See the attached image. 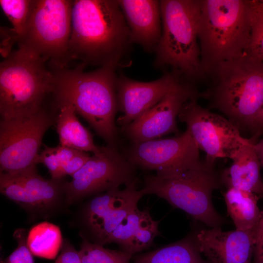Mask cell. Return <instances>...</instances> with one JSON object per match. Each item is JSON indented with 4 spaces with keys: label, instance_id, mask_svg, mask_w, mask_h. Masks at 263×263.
Masks as SVG:
<instances>
[{
    "label": "cell",
    "instance_id": "cell-1",
    "mask_svg": "<svg viewBox=\"0 0 263 263\" xmlns=\"http://www.w3.org/2000/svg\"><path fill=\"white\" fill-rule=\"evenodd\" d=\"M118 0H73L69 54L79 65L116 69L132 44Z\"/></svg>",
    "mask_w": 263,
    "mask_h": 263
},
{
    "label": "cell",
    "instance_id": "cell-2",
    "mask_svg": "<svg viewBox=\"0 0 263 263\" xmlns=\"http://www.w3.org/2000/svg\"><path fill=\"white\" fill-rule=\"evenodd\" d=\"M84 68L78 65L73 69L52 71V94L56 101L72 104L107 145L117 148L116 69L101 67L86 72Z\"/></svg>",
    "mask_w": 263,
    "mask_h": 263
},
{
    "label": "cell",
    "instance_id": "cell-3",
    "mask_svg": "<svg viewBox=\"0 0 263 263\" xmlns=\"http://www.w3.org/2000/svg\"><path fill=\"white\" fill-rule=\"evenodd\" d=\"M207 75L210 86L200 93L241 131L248 130L263 106V61L247 53L218 64Z\"/></svg>",
    "mask_w": 263,
    "mask_h": 263
},
{
    "label": "cell",
    "instance_id": "cell-4",
    "mask_svg": "<svg viewBox=\"0 0 263 263\" xmlns=\"http://www.w3.org/2000/svg\"><path fill=\"white\" fill-rule=\"evenodd\" d=\"M198 38L202 71L241 57L250 38L249 0H200Z\"/></svg>",
    "mask_w": 263,
    "mask_h": 263
},
{
    "label": "cell",
    "instance_id": "cell-5",
    "mask_svg": "<svg viewBox=\"0 0 263 263\" xmlns=\"http://www.w3.org/2000/svg\"><path fill=\"white\" fill-rule=\"evenodd\" d=\"M162 33L154 52L156 67H170L191 83L203 78L198 34L200 0H160Z\"/></svg>",
    "mask_w": 263,
    "mask_h": 263
},
{
    "label": "cell",
    "instance_id": "cell-6",
    "mask_svg": "<svg viewBox=\"0 0 263 263\" xmlns=\"http://www.w3.org/2000/svg\"><path fill=\"white\" fill-rule=\"evenodd\" d=\"M41 57L18 48L0 64L1 119L33 114L53 93L54 75Z\"/></svg>",
    "mask_w": 263,
    "mask_h": 263
},
{
    "label": "cell",
    "instance_id": "cell-7",
    "mask_svg": "<svg viewBox=\"0 0 263 263\" xmlns=\"http://www.w3.org/2000/svg\"><path fill=\"white\" fill-rule=\"evenodd\" d=\"M143 194H154L210 227H220L224 218L215 209L212 192L220 188L214 164L205 160L198 166L167 176L146 175Z\"/></svg>",
    "mask_w": 263,
    "mask_h": 263
},
{
    "label": "cell",
    "instance_id": "cell-8",
    "mask_svg": "<svg viewBox=\"0 0 263 263\" xmlns=\"http://www.w3.org/2000/svg\"><path fill=\"white\" fill-rule=\"evenodd\" d=\"M73 0H34L18 48L44 59L53 71L68 68Z\"/></svg>",
    "mask_w": 263,
    "mask_h": 263
},
{
    "label": "cell",
    "instance_id": "cell-9",
    "mask_svg": "<svg viewBox=\"0 0 263 263\" xmlns=\"http://www.w3.org/2000/svg\"><path fill=\"white\" fill-rule=\"evenodd\" d=\"M54 119L43 108L31 115L1 119L0 172L15 173L36 167L42 138Z\"/></svg>",
    "mask_w": 263,
    "mask_h": 263
},
{
    "label": "cell",
    "instance_id": "cell-10",
    "mask_svg": "<svg viewBox=\"0 0 263 263\" xmlns=\"http://www.w3.org/2000/svg\"><path fill=\"white\" fill-rule=\"evenodd\" d=\"M136 168L117 148L101 147L66 182V202L71 204L85 197L98 194L137 182Z\"/></svg>",
    "mask_w": 263,
    "mask_h": 263
},
{
    "label": "cell",
    "instance_id": "cell-11",
    "mask_svg": "<svg viewBox=\"0 0 263 263\" xmlns=\"http://www.w3.org/2000/svg\"><path fill=\"white\" fill-rule=\"evenodd\" d=\"M199 149L189 130L178 135L130 144L122 152L136 168L154 170L159 176L179 173L200 165Z\"/></svg>",
    "mask_w": 263,
    "mask_h": 263
},
{
    "label": "cell",
    "instance_id": "cell-12",
    "mask_svg": "<svg viewBox=\"0 0 263 263\" xmlns=\"http://www.w3.org/2000/svg\"><path fill=\"white\" fill-rule=\"evenodd\" d=\"M197 98L187 101L178 118L185 123L199 149L205 152V160L215 164L218 158L230 159L249 139L227 119L198 104Z\"/></svg>",
    "mask_w": 263,
    "mask_h": 263
},
{
    "label": "cell",
    "instance_id": "cell-13",
    "mask_svg": "<svg viewBox=\"0 0 263 263\" xmlns=\"http://www.w3.org/2000/svg\"><path fill=\"white\" fill-rule=\"evenodd\" d=\"M137 182L125 186L96 194L85 206L82 221L91 242L104 245L122 220L137 208L140 199L144 196L138 189Z\"/></svg>",
    "mask_w": 263,
    "mask_h": 263
},
{
    "label": "cell",
    "instance_id": "cell-14",
    "mask_svg": "<svg viewBox=\"0 0 263 263\" xmlns=\"http://www.w3.org/2000/svg\"><path fill=\"white\" fill-rule=\"evenodd\" d=\"M66 182L62 179H46L36 167L15 173H0V193L29 213L45 215L66 202Z\"/></svg>",
    "mask_w": 263,
    "mask_h": 263
},
{
    "label": "cell",
    "instance_id": "cell-15",
    "mask_svg": "<svg viewBox=\"0 0 263 263\" xmlns=\"http://www.w3.org/2000/svg\"><path fill=\"white\" fill-rule=\"evenodd\" d=\"M199 94L193 84L184 82L139 117L121 127V132L132 143L178 133L176 119L183 106L191 98H199Z\"/></svg>",
    "mask_w": 263,
    "mask_h": 263
},
{
    "label": "cell",
    "instance_id": "cell-16",
    "mask_svg": "<svg viewBox=\"0 0 263 263\" xmlns=\"http://www.w3.org/2000/svg\"><path fill=\"white\" fill-rule=\"evenodd\" d=\"M184 82H186L173 73H166L150 82L138 81L124 75L117 77L118 109L122 115L116 120V124L123 127L131 123Z\"/></svg>",
    "mask_w": 263,
    "mask_h": 263
},
{
    "label": "cell",
    "instance_id": "cell-17",
    "mask_svg": "<svg viewBox=\"0 0 263 263\" xmlns=\"http://www.w3.org/2000/svg\"><path fill=\"white\" fill-rule=\"evenodd\" d=\"M255 230L224 231L210 227L200 230L193 239L209 263H253Z\"/></svg>",
    "mask_w": 263,
    "mask_h": 263
},
{
    "label": "cell",
    "instance_id": "cell-18",
    "mask_svg": "<svg viewBox=\"0 0 263 263\" xmlns=\"http://www.w3.org/2000/svg\"><path fill=\"white\" fill-rule=\"evenodd\" d=\"M132 41L146 51H154L160 39L162 24L160 0H118Z\"/></svg>",
    "mask_w": 263,
    "mask_h": 263
},
{
    "label": "cell",
    "instance_id": "cell-19",
    "mask_svg": "<svg viewBox=\"0 0 263 263\" xmlns=\"http://www.w3.org/2000/svg\"><path fill=\"white\" fill-rule=\"evenodd\" d=\"M252 139L242 146L231 157V166L221 174L220 182L227 188H235L263 197V179L260 162Z\"/></svg>",
    "mask_w": 263,
    "mask_h": 263
},
{
    "label": "cell",
    "instance_id": "cell-20",
    "mask_svg": "<svg viewBox=\"0 0 263 263\" xmlns=\"http://www.w3.org/2000/svg\"><path fill=\"white\" fill-rule=\"evenodd\" d=\"M56 104L58 112L56 128L59 145L93 154L99 152L101 147L94 144L93 135L79 121L74 106L65 101H56Z\"/></svg>",
    "mask_w": 263,
    "mask_h": 263
},
{
    "label": "cell",
    "instance_id": "cell-21",
    "mask_svg": "<svg viewBox=\"0 0 263 263\" xmlns=\"http://www.w3.org/2000/svg\"><path fill=\"white\" fill-rule=\"evenodd\" d=\"M261 197L249 191L227 188L224 194L225 201L236 229L246 231L256 229L262 215L258 205Z\"/></svg>",
    "mask_w": 263,
    "mask_h": 263
},
{
    "label": "cell",
    "instance_id": "cell-22",
    "mask_svg": "<svg viewBox=\"0 0 263 263\" xmlns=\"http://www.w3.org/2000/svg\"><path fill=\"white\" fill-rule=\"evenodd\" d=\"M132 260L133 263H209L202 258L193 237L133 255Z\"/></svg>",
    "mask_w": 263,
    "mask_h": 263
},
{
    "label": "cell",
    "instance_id": "cell-23",
    "mask_svg": "<svg viewBox=\"0 0 263 263\" xmlns=\"http://www.w3.org/2000/svg\"><path fill=\"white\" fill-rule=\"evenodd\" d=\"M63 242L59 227L46 222L34 226L27 238L28 246L33 255L47 259L56 257Z\"/></svg>",
    "mask_w": 263,
    "mask_h": 263
},
{
    "label": "cell",
    "instance_id": "cell-24",
    "mask_svg": "<svg viewBox=\"0 0 263 263\" xmlns=\"http://www.w3.org/2000/svg\"><path fill=\"white\" fill-rule=\"evenodd\" d=\"M79 251L82 263H131L133 255L122 250H112L94 243L81 235Z\"/></svg>",
    "mask_w": 263,
    "mask_h": 263
},
{
    "label": "cell",
    "instance_id": "cell-25",
    "mask_svg": "<svg viewBox=\"0 0 263 263\" xmlns=\"http://www.w3.org/2000/svg\"><path fill=\"white\" fill-rule=\"evenodd\" d=\"M144 213V209L140 210L138 208L130 213L112 233L107 244L115 243L119 249L129 253L132 240L139 226Z\"/></svg>",
    "mask_w": 263,
    "mask_h": 263
},
{
    "label": "cell",
    "instance_id": "cell-26",
    "mask_svg": "<svg viewBox=\"0 0 263 263\" xmlns=\"http://www.w3.org/2000/svg\"><path fill=\"white\" fill-rule=\"evenodd\" d=\"M159 221L153 220L146 208L141 220L139 226L134 235L129 253L135 255L149 248L153 244L154 239L160 235Z\"/></svg>",
    "mask_w": 263,
    "mask_h": 263
},
{
    "label": "cell",
    "instance_id": "cell-27",
    "mask_svg": "<svg viewBox=\"0 0 263 263\" xmlns=\"http://www.w3.org/2000/svg\"><path fill=\"white\" fill-rule=\"evenodd\" d=\"M34 0H0L1 8L20 37L26 26Z\"/></svg>",
    "mask_w": 263,
    "mask_h": 263
},
{
    "label": "cell",
    "instance_id": "cell-28",
    "mask_svg": "<svg viewBox=\"0 0 263 263\" xmlns=\"http://www.w3.org/2000/svg\"><path fill=\"white\" fill-rule=\"evenodd\" d=\"M250 38L247 53L263 61V13L256 9L249 0Z\"/></svg>",
    "mask_w": 263,
    "mask_h": 263
},
{
    "label": "cell",
    "instance_id": "cell-29",
    "mask_svg": "<svg viewBox=\"0 0 263 263\" xmlns=\"http://www.w3.org/2000/svg\"><path fill=\"white\" fill-rule=\"evenodd\" d=\"M27 235L24 228L15 230L13 237L18 243V246L7 257L1 260V263H35L33 254L27 245Z\"/></svg>",
    "mask_w": 263,
    "mask_h": 263
},
{
    "label": "cell",
    "instance_id": "cell-30",
    "mask_svg": "<svg viewBox=\"0 0 263 263\" xmlns=\"http://www.w3.org/2000/svg\"><path fill=\"white\" fill-rule=\"evenodd\" d=\"M44 164L48 169L53 179H62L65 176L56 147L44 146V149L39 154L38 164Z\"/></svg>",
    "mask_w": 263,
    "mask_h": 263
},
{
    "label": "cell",
    "instance_id": "cell-31",
    "mask_svg": "<svg viewBox=\"0 0 263 263\" xmlns=\"http://www.w3.org/2000/svg\"><path fill=\"white\" fill-rule=\"evenodd\" d=\"M0 37V52L5 58L13 51V46L15 43H18L19 36L12 28L1 26Z\"/></svg>",
    "mask_w": 263,
    "mask_h": 263
},
{
    "label": "cell",
    "instance_id": "cell-32",
    "mask_svg": "<svg viewBox=\"0 0 263 263\" xmlns=\"http://www.w3.org/2000/svg\"><path fill=\"white\" fill-rule=\"evenodd\" d=\"M55 263H82L79 251L76 250L70 242L65 239L62 244L60 255Z\"/></svg>",
    "mask_w": 263,
    "mask_h": 263
},
{
    "label": "cell",
    "instance_id": "cell-33",
    "mask_svg": "<svg viewBox=\"0 0 263 263\" xmlns=\"http://www.w3.org/2000/svg\"><path fill=\"white\" fill-rule=\"evenodd\" d=\"M89 157L86 152L78 150L72 159L62 165L65 176L69 175L72 176L83 167Z\"/></svg>",
    "mask_w": 263,
    "mask_h": 263
},
{
    "label": "cell",
    "instance_id": "cell-34",
    "mask_svg": "<svg viewBox=\"0 0 263 263\" xmlns=\"http://www.w3.org/2000/svg\"><path fill=\"white\" fill-rule=\"evenodd\" d=\"M253 263H263V210L255 230Z\"/></svg>",
    "mask_w": 263,
    "mask_h": 263
},
{
    "label": "cell",
    "instance_id": "cell-35",
    "mask_svg": "<svg viewBox=\"0 0 263 263\" xmlns=\"http://www.w3.org/2000/svg\"><path fill=\"white\" fill-rule=\"evenodd\" d=\"M248 130L252 134L251 139L254 142L263 133V106L252 122Z\"/></svg>",
    "mask_w": 263,
    "mask_h": 263
},
{
    "label": "cell",
    "instance_id": "cell-36",
    "mask_svg": "<svg viewBox=\"0 0 263 263\" xmlns=\"http://www.w3.org/2000/svg\"><path fill=\"white\" fill-rule=\"evenodd\" d=\"M254 148L259 158L261 167H263V139L254 144Z\"/></svg>",
    "mask_w": 263,
    "mask_h": 263
},
{
    "label": "cell",
    "instance_id": "cell-37",
    "mask_svg": "<svg viewBox=\"0 0 263 263\" xmlns=\"http://www.w3.org/2000/svg\"><path fill=\"white\" fill-rule=\"evenodd\" d=\"M251 4L256 9L263 13V1L261 0H250Z\"/></svg>",
    "mask_w": 263,
    "mask_h": 263
},
{
    "label": "cell",
    "instance_id": "cell-38",
    "mask_svg": "<svg viewBox=\"0 0 263 263\" xmlns=\"http://www.w3.org/2000/svg\"><path fill=\"white\" fill-rule=\"evenodd\" d=\"M263 1V0H262Z\"/></svg>",
    "mask_w": 263,
    "mask_h": 263
}]
</instances>
